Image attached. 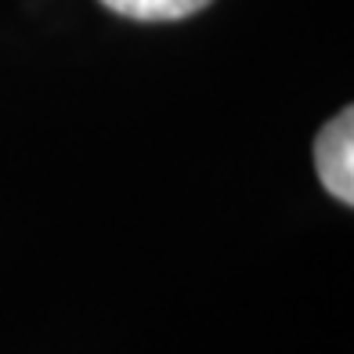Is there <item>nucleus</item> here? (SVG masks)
<instances>
[{"instance_id":"obj_1","label":"nucleus","mask_w":354,"mask_h":354,"mask_svg":"<svg viewBox=\"0 0 354 354\" xmlns=\"http://www.w3.org/2000/svg\"><path fill=\"white\" fill-rule=\"evenodd\" d=\"M315 170L333 199L354 206V109H340L318 131Z\"/></svg>"},{"instance_id":"obj_2","label":"nucleus","mask_w":354,"mask_h":354,"mask_svg":"<svg viewBox=\"0 0 354 354\" xmlns=\"http://www.w3.org/2000/svg\"><path fill=\"white\" fill-rule=\"evenodd\" d=\"M98 4L134 22H177V19H188V15H199L214 0H98Z\"/></svg>"}]
</instances>
